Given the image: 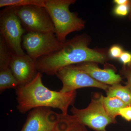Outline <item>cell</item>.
<instances>
[{"mask_svg":"<svg viewBox=\"0 0 131 131\" xmlns=\"http://www.w3.org/2000/svg\"><path fill=\"white\" fill-rule=\"evenodd\" d=\"M90 40L88 35L82 34L66 41L59 50L38 59L37 70L53 75L60 69L69 66L86 62L104 63L108 59V52L89 48Z\"/></svg>","mask_w":131,"mask_h":131,"instance_id":"6da1fadb","label":"cell"},{"mask_svg":"<svg viewBox=\"0 0 131 131\" xmlns=\"http://www.w3.org/2000/svg\"><path fill=\"white\" fill-rule=\"evenodd\" d=\"M42 77V73L38 71L31 81L16 89L19 112L25 114L36 108L52 107L68 114L69 107L74 102L76 91L63 93L51 90L43 84Z\"/></svg>","mask_w":131,"mask_h":131,"instance_id":"7a4b0ae2","label":"cell"},{"mask_svg":"<svg viewBox=\"0 0 131 131\" xmlns=\"http://www.w3.org/2000/svg\"><path fill=\"white\" fill-rule=\"evenodd\" d=\"M75 2V0H45V8L54 25L57 38L62 43L66 41L67 35L85 27L84 20L70 10V6Z\"/></svg>","mask_w":131,"mask_h":131,"instance_id":"3957f363","label":"cell"},{"mask_svg":"<svg viewBox=\"0 0 131 131\" xmlns=\"http://www.w3.org/2000/svg\"><path fill=\"white\" fill-rule=\"evenodd\" d=\"M103 95L98 94L91 99L86 108L79 109L73 106L70 111L80 123L95 131H107L108 125L115 124L107 113L103 103Z\"/></svg>","mask_w":131,"mask_h":131,"instance_id":"277c9868","label":"cell"},{"mask_svg":"<svg viewBox=\"0 0 131 131\" xmlns=\"http://www.w3.org/2000/svg\"><path fill=\"white\" fill-rule=\"evenodd\" d=\"M26 31L15 13L14 7H7L0 14V34L13 53L25 54L22 49V38Z\"/></svg>","mask_w":131,"mask_h":131,"instance_id":"5b68a950","label":"cell"},{"mask_svg":"<svg viewBox=\"0 0 131 131\" xmlns=\"http://www.w3.org/2000/svg\"><path fill=\"white\" fill-rule=\"evenodd\" d=\"M52 33L28 32L22 38V46L27 54L34 60L59 50L63 43Z\"/></svg>","mask_w":131,"mask_h":131,"instance_id":"8992f818","label":"cell"},{"mask_svg":"<svg viewBox=\"0 0 131 131\" xmlns=\"http://www.w3.org/2000/svg\"><path fill=\"white\" fill-rule=\"evenodd\" d=\"M14 8L27 32L56 33L54 25L45 7L30 5Z\"/></svg>","mask_w":131,"mask_h":131,"instance_id":"52a82bcc","label":"cell"},{"mask_svg":"<svg viewBox=\"0 0 131 131\" xmlns=\"http://www.w3.org/2000/svg\"><path fill=\"white\" fill-rule=\"evenodd\" d=\"M56 75L62 83V86L59 91L63 93H69L79 89L88 87L100 89L107 91L109 87L108 85L95 80L73 65L60 69Z\"/></svg>","mask_w":131,"mask_h":131,"instance_id":"ba28073f","label":"cell"},{"mask_svg":"<svg viewBox=\"0 0 131 131\" xmlns=\"http://www.w3.org/2000/svg\"><path fill=\"white\" fill-rule=\"evenodd\" d=\"M59 114L47 107L33 109L20 131H54Z\"/></svg>","mask_w":131,"mask_h":131,"instance_id":"9c48e42d","label":"cell"},{"mask_svg":"<svg viewBox=\"0 0 131 131\" xmlns=\"http://www.w3.org/2000/svg\"><path fill=\"white\" fill-rule=\"evenodd\" d=\"M9 68L19 86L25 85L31 81L38 73L36 60L27 54L19 56L13 54Z\"/></svg>","mask_w":131,"mask_h":131,"instance_id":"30bf717a","label":"cell"},{"mask_svg":"<svg viewBox=\"0 0 131 131\" xmlns=\"http://www.w3.org/2000/svg\"><path fill=\"white\" fill-rule=\"evenodd\" d=\"M96 63L86 62L73 65L78 69L89 75L97 81L108 86L119 84L122 81L121 76L116 74L112 69H101Z\"/></svg>","mask_w":131,"mask_h":131,"instance_id":"8fae6325","label":"cell"},{"mask_svg":"<svg viewBox=\"0 0 131 131\" xmlns=\"http://www.w3.org/2000/svg\"><path fill=\"white\" fill-rule=\"evenodd\" d=\"M54 131H89L73 115L61 113L59 114L58 121Z\"/></svg>","mask_w":131,"mask_h":131,"instance_id":"7c38bea8","label":"cell"},{"mask_svg":"<svg viewBox=\"0 0 131 131\" xmlns=\"http://www.w3.org/2000/svg\"><path fill=\"white\" fill-rule=\"evenodd\" d=\"M107 96L116 97L127 106H131V91L127 86L120 84L110 86L106 91Z\"/></svg>","mask_w":131,"mask_h":131,"instance_id":"4fadbf2b","label":"cell"},{"mask_svg":"<svg viewBox=\"0 0 131 131\" xmlns=\"http://www.w3.org/2000/svg\"><path fill=\"white\" fill-rule=\"evenodd\" d=\"M103 103L107 113L109 117L115 121L116 117L119 115L120 110L127 106L116 97L103 96Z\"/></svg>","mask_w":131,"mask_h":131,"instance_id":"5bb4252c","label":"cell"},{"mask_svg":"<svg viewBox=\"0 0 131 131\" xmlns=\"http://www.w3.org/2000/svg\"><path fill=\"white\" fill-rule=\"evenodd\" d=\"M19 86L18 83L9 68L0 70V91L1 93L9 89H16Z\"/></svg>","mask_w":131,"mask_h":131,"instance_id":"9a60e30c","label":"cell"},{"mask_svg":"<svg viewBox=\"0 0 131 131\" xmlns=\"http://www.w3.org/2000/svg\"><path fill=\"white\" fill-rule=\"evenodd\" d=\"M33 5L45 7V0H1L0 7H20Z\"/></svg>","mask_w":131,"mask_h":131,"instance_id":"2e32d148","label":"cell"},{"mask_svg":"<svg viewBox=\"0 0 131 131\" xmlns=\"http://www.w3.org/2000/svg\"><path fill=\"white\" fill-rule=\"evenodd\" d=\"M13 54L4 38L0 35V70L9 68Z\"/></svg>","mask_w":131,"mask_h":131,"instance_id":"e0dca14e","label":"cell"},{"mask_svg":"<svg viewBox=\"0 0 131 131\" xmlns=\"http://www.w3.org/2000/svg\"><path fill=\"white\" fill-rule=\"evenodd\" d=\"M124 51L122 47L119 45H113L108 50V55L112 59H119Z\"/></svg>","mask_w":131,"mask_h":131,"instance_id":"ac0fdd59","label":"cell"},{"mask_svg":"<svg viewBox=\"0 0 131 131\" xmlns=\"http://www.w3.org/2000/svg\"><path fill=\"white\" fill-rule=\"evenodd\" d=\"M129 5H116L113 9V13L115 16L124 17L129 13Z\"/></svg>","mask_w":131,"mask_h":131,"instance_id":"d6986e66","label":"cell"},{"mask_svg":"<svg viewBox=\"0 0 131 131\" xmlns=\"http://www.w3.org/2000/svg\"><path fill=\"white\" fill-rule=\"evenodd\" d=\"M119 115L127 121H131V106H127L120 110Z\"/></svg>","mask_w":131,"mask_h":131,"instance_id":"ffe728a7","label":"cell"},{"mask_svg":"<svg viewBox=\"0 0 131 131\" xmlns=\"http://www.w3.org/2000/svg\"><path fill=\"white\" fill-rule=\"evenodd\" d=\"M122 73L126 78V86L131 91V69L126 66H124L122 68Z\"/></svg>","mask_w":131,"mask_h":131,"instance_id":"44dd1931","label":"cell"},{"mask_svg":"<svg viewBox=\"0 0 131 131\" xmlns=\"http://www.w3.org/2000/svg\"><path fill=\"white\" fill-rule=\"evenodd\" d=\"M119 60L124 66L128 65L131 62V52L124 51L119 59Z\"/></svg>","mask_w":131,"mask_h":131,"instance_id":"7402d4cb","label":"cell"},{"mask_svg":"<svg viewBox=\"0 0 131 131\" xmlns=\"http://www.w3.org/2000/svg\"><path fill=\"white\" fill-rule=\"evenodd\" d=\"M113 2L116 5H129V0H114Z\"/></svg>","mask_w":131,"mask_h":131,"instance_id":"603a6c76","label":"cell"},{"mask_svg":"<svg viewBox=\"0 0 131 131\" xmlns=\"http://www.w3.org/2000/svg\"><path fill=\"white\" fill-rule=\"evenodd\" d=\"M129 10L128 16H129V19L131 21V0H129Z\"/></svg>","mask_w":131,"mask_h":131,"instance_id":"cb8c5ba5","label":"cell"},{"mask_svg":"<svg viewBox=\"0 0 131 131\" xmlns=\"http://www.w3.org/2000/svg\"><path fill=\"white\" fill-rule=\"evenodd\" d=\"M127 66H128V67L131 69V62L127 65Z\"/></svg>","mask_w":131,"mask_h":131,"instance_id":"d4e9b609","label":"cell"}]
</instances>
